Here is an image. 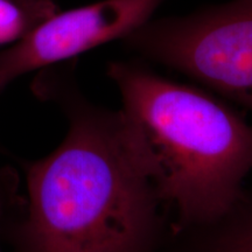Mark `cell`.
<instances>
[{
	"label": "cell",
	"instance_id": "1",
	"mask_svg": "<svg viewBox=\"0 0 252 252\" xmlns=\"http://www.w3.org/2000/svg\"><path fill=\"white\" fill-rule=\"evenodd\" d=\"M75 60L41 69L40 98L67 113V135L26 168L25 215L14 228L19 252H154L160 201L126 146L119 113L84 98Z\"/></svg>",
	"mask_w": 252,
	"mask_h": 252
},
{
	"label": "cell",
	"instance_id": "2",
	"mask_svg": "<svg viewBox=\"0 0 252 252\" xmlns=\"http://www.w3.org/2000/svg\"><path fill=\"white\" fill-rule=\"evenodd\" d=\"M122 96V132L160 202L181 228L223 219L252 169V125L197 88L169 81L135 62L110 63Z\"/></svg>",
	"mask_w": 252,
	"mask_h": 252
},
{
	"label": "cell",
	"instance_id": "3",
	"mask_svg": "<svg viewBox=\"0 0 252 252\" xmlns=\"http://www.w3.org/2000/svg\"><path fill=\"white\" fill-rule=\"evenodd\" d=\"M123 40L252 112V0L150 20Z\"/></svg>",
	"mask_w": 252,
	"mask_h": 252
},
{
	"label": "cell",
	"instance_id": "4",
	"mask_svg": "<svg viewBox=\"0 0 252 252\" xmlns=\"http://www.w3.org/2000/svg\"><path fill=\"white\" fill-rule=\"evenodd\" d=\"M163 0H103L58 13L0 52V90L37 69L75 60L82 53L140 28Z\"/></svg>",
	"mask_w": 252,
	"mask_h": 252
},
{
	"label": "cell",
	"instance_id": "5",
	"mask_svg": "<svg viewBox=\"0 0 252 252\" xmlns=\"http://www.w3.org/2000/svg\"><path fill=\"white\" fill-rule=\"evenodd\" d=\"M213 229L198 252H252V198L243 195Z\"/></svg>",
	"mask_w": 252,
	"mask_h": 252
},
{
	"label": "cell",
	"instance_id": "6",
	"mask_svg": "<svg viewBox=\"0 0 252 252\" xmlns=\"http://www.w3.org/2000/svg\"><path fill=\"white\" fill-rule=\"evenodd\" d=\"M59 11L54 0H0V46L24 39Z\"/></svg>",
	"mask_w": 252,
	"mask_h": 252
},
{
	"label": "cell",
	"instance_id": "7",
	"mask_svg": "<svg viewBox=\"0 0 252 252\" xmlns=\"http://www.w3.org/2000/svg\"><path fill=\"white\" fill-rule=\"evenodd\" d=\"M15 179L11 172L1 171L0 172V219L4 212V208L9 206L14 201L15 193Z\"/></svg>",
	"mask_w": 252,
	"mask_h": 252
}]
</instances>
